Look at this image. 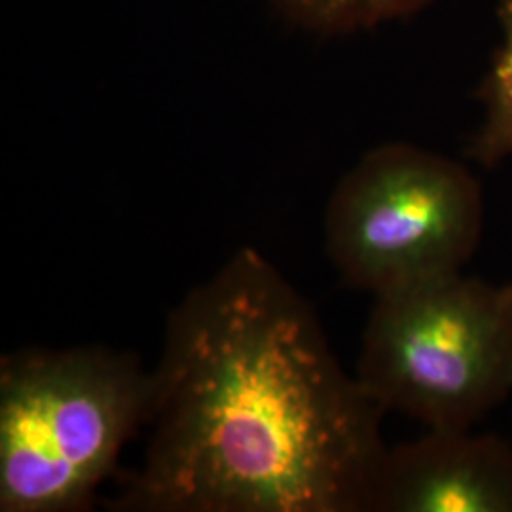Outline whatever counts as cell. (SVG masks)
<instances>
[{
	"mask_svg": "<svg viewBox=\"0 0 512 512\" xmlns=\"http://www.w3.org/2000/svg\"><path fill=\"white\" fill-rule=\"evenodd\" d=\"M384 410L253 247L169 313L147 450L116 512H366Z\"/></svg>",
	"mask_w": 512,
	"mask_h": 512,
	"instance_id": "6da1fadb",
	"label": "cell"
},
{
	"mask_svg": "<svg viewBox=\"0 0 512 512\" xmlns=\"http://www.w3.org/2000/svg\"><path fill=\"white\" fill-rule=\"evenodd\" d=\"M152 370L103 346L0 357V511H86L147 427Z\"/></svg>",
	"mask_w": 512,
	"mask_h": 512,
	"instance_id": "7a4b0ae2",
	"label": "cell"
},
{
	"mask_svg": "<svg viewBox=\"0 0 512 512\" xmlns=\"http://www.w3.org/2000/svg\"><path fill=\"white\" fill-rule=\"evenodd\" d=\"M357 380L384 412L471 429L512 389V300L461 274L374 296Z\"/></svg>",
	"mask_w": 512,
	"mask_h": 512,
	"instance_id": "3957f363",
	"label": "cell"
},
{
	"mask_svg": "<svg viewBox=\"0 0 512 512\" xmlns=\"http://www.w3.org/2000/svg\"><path fill=\"white\" fill-rule=\"evenodd\" d=\"M484 222L480 184L458 162L393 143L342 177L325 211V249L342 281L380 296L459 274Z\"/></svg>",
	"mask_w": 512,
	"mask_h": 512,
	"instance_id": "277c9868",
	"label": "cell"
},
{
	"mask_svg": "<svg viewBox=\"0 0 512 512\" xmlns=\"http://www.w3.org/2000/svg\"><path fill=\"white\" fill-rule=\"evenodd\" d=\"M366 512H512V446L471 429H429L385 450Z\"/></svg>",
	"mask_w": 512,
	"mask_h": 512,
	"instance_id": "5b68a950",
	"label": "cell"
},
{
	"mask_svg": "<svg viewBox=\"0 0 512 512\" xmlns=\"http://www.w3.org/2000/svg\"><path fill=\"white\" fill-rule=\"evenodd\" d=\"M501 48L482 90L486 122L473 145V154L484 164L512 156V0L499 6Z\"/></svg>",
	"mask_w": 512,
	"mask_h": 512,
	"instance_id": "8992f818",
	"label": "cell"
},
{
	"mask_svg": "<svg viewBox=\"0 0 512 512\" xmlns=\"http://www.w3.org/2000/svg\"><path fill=\"white\" fill-rule=\"evenodd\" d=\"M285 14L317 31H351L401 18L427 0H275Z\"/></svg>",
	"mask_w": 512,
	"mask_h": 512,
	"instance_id": "52a82bcc",
	"label": "cell"
},
{
	"mask_svg": "<svg viewBox=\"0 0 512 512\" xmlns=\"http://www.w3.org/2000/svg\"><path fill=\"white\" fill-rule=\"evenodd\" d=\"M505 293L509 294V298L512 300V283L505 285Z\"/></svg>",
	"mask_w": 512,
	"mask_h": 512,
	"instance_id": "ba28073f",
	"label": "cell"
}]
</instances>
